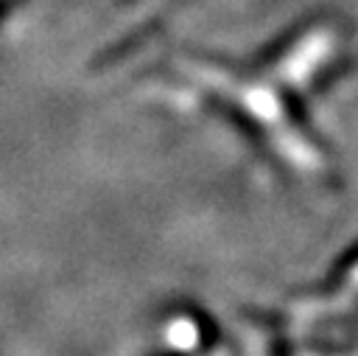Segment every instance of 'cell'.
Instances as JSON below:
<instances>
[{"instance_id":"cell-1","label":"cell","mask_w":358,"mask_h":356,"mask_svg":"<svg viewBox=\"0 0 358 356\" xmlns=\"http://www.w3.org/2000/svg\"><path fill=\"white\" fill-rule=\"evenodd\" d=\"M358 297V269H355V275L347 280V286L333 297V300H327V303H313L310 308H308V314H322V311H338V308H344V306H350L352 300Z\"/></svg>"}]
</instances>
